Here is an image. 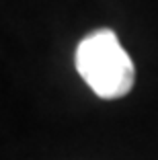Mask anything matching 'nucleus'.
Returning <instances> with one entry per match:
<instances>
[{"label":"nucleus","instance_id":"obj_1","mask_svg":"<svg viewBox=\"0 0 158 160\" xmlns=\"http://www.w3.org/2000/svg\"><path fill=\"white\" fill-rule=\"evenodd\" d=\"M76 72L99 99H121L135 82V66L111 29H97L82 39L74 56Z\"/></svg>","mask_w":158,"mask_h":160}]
</instances>
